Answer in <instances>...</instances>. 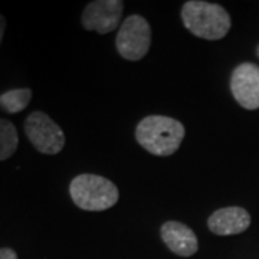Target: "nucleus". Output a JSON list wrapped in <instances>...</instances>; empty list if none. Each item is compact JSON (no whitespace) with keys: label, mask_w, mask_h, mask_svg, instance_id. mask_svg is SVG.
Instances as JSON below:
<instances>
[{"label":"nucleus","mask_w":259,"mask_h":259,"mask_svg":"<svg viewBox=\"0 0 259 259\" xmlns=\"http://www.w3.org/2000/svg\"><path fill=\"white\" fill-rule=\"evenodd\" d=\"M19 136L15 124L9 120H0V161L10 158L18 150Z\"/></svg>","instance_id":"9b49d317"},{"label":"nucleus","mask_w":259,"mask_h":259,"mask_svg":"<svg viewBox=\"0 0 259 259\" xmlns=\"http://www.w3.org/2000/svg\"><path fill=\"white\" fill-rule=\"evenodd\" d=\"M250 225V214L248 210L238 207V206H229L222 207L210 214L207 219L209 229L219 236H231V235H239L245 232Z\"/></svg>","instance_id":"6e6552de"},{"label":"nucleus","mask_w":259,"mask_h":259,"mask_svg":"<svg viewBox=\"0 0 259 259\" xmlns=\"http://www.w3.org/2000/svg\"><path fill=\"white\" fill-rule=\"evenodd\" d=\"M185 125L166 115H148L136 127V140L153 156L167 157L175 154L185 139Z\"/></svg>","instance_id":"f257e3e1"},{"label":"nucleus","mask_w":259,"mask_h":259,"mask_svg":"<svg viewBox=\"0 0 259 259\" xmlns=\"http://www.w3.org/2000/svg\"><path fill=\"white\" fill-rule=\"evenodd\" d=\"M124 3L121 0H95L87 5L81 23L87 30H95L101 35L115 30L122 16Z\"/></svg>","instance_id":"423d86ee"},{"label":"nucleus","mask_w":259,"mask_h":259,"mask_svg":"<svg viewBox=\"0 0 259 259\" xmlns=\"http://www.w3.org/2000/svg\"><path fill=\"white\" fill-rule=\"evenodd\" d=\"M258 55H259V47H258Z\"/></svg>","instance_id":"4468645a"},{"label":"nucleus","mask_w":259,"mask_h":259,"mask_svg":"<svg viewBox=\"0 0 259 259\" xmlns=\"http://www.w3.org/2000/svg\"><path fill=\"white\" fill-rule=\"evenodd\" d=\"M71 199L87 212H102L117 204L120 192L111 180L98 175H79L69 185Z\"/></svg>","instance_id":"7ed1b4c3"},{"label":"nucleus","mask_w":259,"mask_h":259,"mask_svg":"<svg viewBox=\"0 0 259 259\" xmlns=\"http://www.w3.org/2000/svg\"><path fill=\"white\" fill-rule=\"evenodd\" d=\"M231 91L245 110L259 108V66L250 62L238 65L231 76Z\"/></svg>","instance_id":"0eeeda50"},{"label":"nucleus","mask_w":259,"mask_h":259,"mask_svg":"<svg viewBox=\"0 0 259 259\" xmlns=\"http://www.w3.org/2000/svg\"><path fill=\"white\" fill-rule=\"evenodd\" d=\"M5 29H6V20L0 15V44H2L3 35H5Z\"/></svg>","instance_id":"ddd939ff"},{"label":"nucleus","mask_w":259,"mask_h":259,"mask_svg":"<svg viewBox=\"0 0 259 259\" xmlns=\"http://www.w3.org/2000/svg\"><path fill=\"white\" fill-rule=\"evenodd\" d=\"M151 47V28L147 19L131 15L121 25L115 37L117 52L127 61H140Z\"/></svg>","instance_id":"20e7f679"},{"label":"nucleus","mask_w":259,"mask_h":259,"mask_svg":"<svg viewBox=\"0 0 259 259\" xmlns=\"http://www.w3.org/2000/svg\"><path fill=\"white\" fill-rule=\"evenodd\" d=\"M0 259H18V253L10 248L0 249Z\"/></svg>","instance_id":"f8f14e48"},{"label":"nucleus","mask_w":259,"mask_h":259,"mask_svg":"<svg viewBox=\"0 0 259 259\" xmlns=\"http://www.w3.org/2000/svg\"><path fill=\"white\" fill-rule=\"evenodd\" d=\"M25 133L32 146L42 154L55 156L65 147L64 131L45 112L29 114L25 121Z\"/></svg>","instance_id":"39448f33"},{"label":"nucleus","mask_w":259,"mask_h":259,"mask_svg":"<svg viewBox=\"0 0 259 259\" xmlns=\"http://www.w3.org/2000/svg\"><path fill=\"white\" fill-rule=\"evenodd\" d=\"M160 233L167 248L179 256H192L199 249L196 233L185 223L168 221L161 225Z\"/></svg>","instance_id":"1a4fd4ad"},{"label":"nucleus","mask_w":259,"mask_h":259,"mask_svg":"<svg viewBox=\"0 0 259 259\" xmlns=\"http://www.w3.org/2000/svg\"><path fill=\"white\" fill-rule=\"evenodd\" d=\"M182 20L189 32L206 40H219L231 29V16L226 9L203 0L186 2L182 8Z\"/></svg>","instance_id":"f03ea898"},{"label":"nucleus","mask_w":259,"mask_h":259,"mask_svg":"<svg viewBox=\"0 0 259 259\" xmlns=\"http://www.w3.org/2000/svg\"><path fill=\"white\" fill-rule=\"evenodd\" d=\"M30 100H32V90L29 88L10 90L0 95V107L10 114H18L28 107Z\"/></svg>","instance_id":"9d476101"}]
</instances>
